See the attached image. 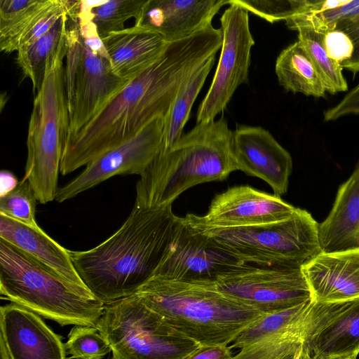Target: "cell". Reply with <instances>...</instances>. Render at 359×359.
<instances>
[{"label":"cell","instance_id":"21","mask_svg":"<svg viewBox=\"0 0 359 359\" xmlns=\"http://www.w3.org/2000/svg\"><path fill=\"white\" fill-rule=\"evenodd\" d=\"M67 1L32 0L0 17V50L18 52L46 34L67 13Z\"/></svg>","mask_w":359,"mask_h":359},{"label":"cell","instance_id":"8","mask_svg":"<svg viewBox=\"0 0 359 359\" xmlns=\"http://www.w3.org/2000/svg\"><path fill=\"white\" fill-rule=\"evenodd\" d=\"M114 359H187L200 344L134 294L106 304L97 326Z\"/></svg>","mask_w":359,"mask_h":359},{"label":"cell","instance_id":"35","mask_svg":"<svg viewBox=\"0 0 359 359\" xmlns=\"http://www.w3.org/2000/svg\"><path fill=\"white\" fill-rule=\"evenodd\" d=\"M323 43L328 56L339 65L352 55V41L342 31L334 29L324 33Z\"/></svg>","mask_w":359,"mask_h":359},{"label":"cell","instance_id":"30","mask_svg":"<svg viewBox=\"0 0 359 359\" xmlns=\"http://www.w3.org/2000/svg\"><path fill=\"white\" fill-rule=\"evenodd\" d=\"M147 0H110L90 5L81 1V6L95 25L102 39L109 34L123 29L130 18L138 17Z\"/></svg>","mask_w":359,"mask_h":359},{"label":"cell","instance_id":"38","mask_svg":"<svg viewBox=\"0 0 359 359\" xmlns=\"http://www.w3.org/2000/svg\"><path fill=\"white\" fill-rule=\"evenodd\" d=\"M232 356L229 346H200L187 359H230Z\"/></svg>","mask_w":359,"mask_h":359},{"label":"cell","instance_id":"7","mask_svg":"<svg viewBox=\"0 0 359 359\" xmlns=\"http://www.w3.org/2000/svg\"><path fill=\"white\" fill-rule=\"evenodd\" d=\"M187 222L245 264L302 268L322 252L319 224L300 208L285 220L249 226L209 227Z\"/></svg>","mask_w":359,"mask_h":359},{"label":"cell","instance_id":"24","mask_svg":"<svg viewBox=\"0 0 359 359\" xmlns=\"http://www.w3.org/2000/svg\"><path fill=\"white\" fill-rule=\"evenodd\" d=\"M275 72L279 84L287 91L306 96H325L324 84L302 44L297 41L278 55Z\"/></svg>","mask_w":359,"mask_h":359},{"label":"cell","instance_id":"12","mask_svg":"<svg viewBox=\"0 0 359 359\" xmlns=\"http://www.w3.org/2000/svg\"><path fill=\"white\" fill-rule=\"evenodd\" d=\"M359 354V297L313 299L305 316L295 359H356Z\"/></svg>","mask_w":359,"mask_h":359},{"label":"cell","instance_id":"32","mask_svg":"<svg viewBox=\"0 0 359 359\" xmlns=\"http://www.w3.org/2000/svg\"><path fill=\"white\" fill-rule=\"evenodd\" d=\"M65 346L69 359H102L111 351L98 328L88 325H74Z\"/></svg>","mask_w":359,"mask_h":359},{"label":"cell","instance_id":"41","mask_svg":"<svg viewBox=\"0 0 359 359\" xmlns=\"http://www.w3.org/2000/svg\"><path fill=\"white\" fill-rule=\"evenodd\" d=\"M295 358H296V356H295L294 358H292V359H295Z\"/></svg>","mask_w":359,"mask_h":359},{"label":"cell","instance_id":"29","mask_svg":"<svg viewBox=\"0 0 359 359\" xmlns=\"http://www.w3.org/2000/svg\"><path fill=\"white\" fill-rule=\"evenodd\" d=\"M298 41L313 63L327 92L335 94L348 90L341 66L327 55L323 43L324 33L309 27H299Z\"/></svg>","mask_w":359,"mask_h":359},{"label":"cell","instance_id":"31","mask_svg":"<svg viewBox=\"0 0 359 359\" xmlns=\"http://www.w3.org/2000/svg\"><path fill=\"white\" fill-rule=\"evenodd\" d=\"M312 301L292 308L264 313L245 329L231 343L230 348L240 349L262 337L283 329L302 316Z\"/></svg>","mask_w":359,"mask_h":359},{"label":"cell","instance_id":"33","mask_svg":"<svg viewBox=\"0 0 359 359\" xmlns=\"http://www.w3.org/2000/svg\"><path fill=\"white\" fill-rule=\"evenodd\" d=\"M36 198L28 182L22 179L9 191L1 194L0 215L32 226L35 219Z\"/></svg>","mask_w":359,"mask_h":359},{"label":"cell","instance_id":"37","mask_svg":"<svg viewBox=\"0 0 359 359\" xmlns=\"http://www.w3.org/2000/svg\"><path fill=\"white\" fill-rule=\"evenodd\" d=\"M348 35L352 41L353 50L351 58L340 66L354 74L359 72V15L337 29Z\"/></svg>","mask_w":359,"mask_h":359},{"label":"cell","instance_id":"13","mask_svg":"<svg viewBox=\"0 0 359 359\" xmlns=\"http://www.w3.org/2000/svg\"><path fill=\"white\" fill-rule=\"evenodd\" d=\"M163 118L153 119L131 138L88 163L82 172L58 188L55 201L71 199L115 175L141 176L162 150Z\"/></svg>","mask_w":359,"mask_h":359},{"label":"cell","instance_id":"26","mask_svg":"<svg viewBox=\"0 0 359 359\" xmlns=\"http://www.w3.org/2000/svg\"><path fill=\"white\" fill-rule=\"evenodd\" d=\"M67 13L43 36L17 52L16 62L36 93L41 86L48 62L67 38Z\"/></svg>","mask_w":359,"mask_h":359},{"label":"cell","instance_id":"22","mask_svg":"<svg viewBox=\"0 0 359 359\" xmlns=\"http://www.w3.org/2000/svg\"><path fill=\"white\" fill-rule=\"evenodd\" d=\"M323 252L359 250V163L340 186L327 217L318 226Z\"/></svg>","mask_w":359,"mask_h":359},{"label":"cell","instance_id":"23","mask_svg":"<svg viewBox=\"0 0 359 359\" xmlns=\"http://www.w3.org/2000/svg\"><path fill=\"white\" fill-rule=\"evenodd\" d=\"M0 238L28 254L65 279L86 286L74 266L69 250L48 236L39 226L27 225L0 215Z\"/></svg>","mask_w":359,"mask_h":359},{"label":"cell","instance_id":"18","mask_svg":"<svg viewBox=\"0 0 359 359\" xmlns=\"http://www.w3.org/2000/svg\"><path fill=\"white\" fill-rule=\"evenodd\" d=\"M229 0H147L135 25L159 34L167 42L188 37L212 24Z\"/></svg>","mask_w":359,"mask_h":359},{"label":"cell","instance_id":"25","mask_svg":"<svg viewBox=\"0 0 359 359\" xmlns=\"http://www.w3.org/2000/svg\"><path fill=\"white\" fill-rule=\"evenodd\" d=\"M358 15L359 0H301L297 11L285 20V25L292 30L309 27L325 33L337 29Z\"/></svg>","mask_w":359,"mask_h":359},{"label":"cell","instance_id":"17","mask_svg":"<svg viewBox=\"0 0 359 359\" xmlns=\"http://www.w3.org/2000/svg\"><path fill=\"white\" fill-rule=\"evenodd\" d=\"M0 337L12 359H66L61 337L40 316L18 304L1 306Z\"/></svg>","mask_w":359,"mask_h":359},{"label":"cell","instance_id":"19","mask_svg":"<svg viewBox=\"0 0 359 359\" xmlns=\"http://www.w3.org/2000/svg\"><path fill=\"white\" fill-rule=\"evenodd\" d=\"M317 302L359 297V250L321 252L302 267Z\"/></svg>","mask_w":359,"mask_h":359},{"label":"cell","instance_id":"1","mask_svg":"<svg viewBox=\"0 0 359 359\" xmlns=\"http://www.w3.org/2000/svg\"><path fill=\"white\" fill-rule=\"evenodd\" d=\"M187 39L169 42L162 54L133 79L66 143L60 172L67 175L165 117L184 82L202 65Z\"/></svg>","mask_w":359,"mask_h":359},{"label":"cell","instance_id":"6","mask_svg":"<svg viewBox=\"0 0 359 359\" xmlns=\"http://www.w3.org/2000/svg\"><path fill=\"white\" fill-rule=\"evenodd\" d=\"M66 40L47 65L29 121L23 179L41 204L55 200L61 160L69 137L64 74Z\"/></svg>","mask_w":359,"mask_h":359},{"label":"cell","instance_id":"36","mask_svg":"<svg viewBox=\"0 0 359 359\" xmlns=\"http://www.w3.org/2000/svg\"><path fill=\"white\" fill-rule=\"evenodd\" d=\"M348 115H359V82L337 104L323 113L325 121H336Z\"/></svg>","mask_w":359,"mask_h":359},{"label":"cell","instance_id":"34","mask_svg":"<svg viewBox=\"0 0 359 359\" xmlns=\"http://www.w3.org/2000/svg\"><path fill=\"white\" fill-rule=\"evenodd\" d=\"M239 5L270 23L286 20L297 11L300 0H235Z\"/></svg>","mask_w":359,"mask_h":359},{"label":"cell","instance_id":"3","mask_svg":"<svg viewBox=\"0 0 359 359\" xmlns=\"http://www.w3.org/2000/svg\"><path fill=\"white\" fill-rule=\"evenodd\" d=\"M233 134L224 117L196 123L170 149L161 151L140 176L134 207L156 209L172 205L194 186L226 179L238 170Z\"/></svg>","mask_w":359,"mask_h":359},{"label":"cell","instance_id":"27","mask_svg":"<svg viewBox=\"0 0 359 359\" xmlns=\"http://www.w3.org/2000/svg\"><path fill=\"white\" fill-rule=\"evenodd\" d=\"M215 56L210 57L199 67L184 82L177 93L168 112L163 118L161 151L170 149L182 135V131L189 119L192 106L215 65Z\"/></svg>","mask_w":359,"mask_h":359},{"label":"cell","instance_id":"14","mask_svg":"<svg viewBox=\"0 0 359 359\" xmlns=\"http://www.w3.org/2000/svg\"><path fill=\"white\" fill-rule=\"evenodd\" d=\"M243 262L190 225L177 218L172 239L155 276L187 282H215Z\"/></svg>","mask_w":359,"mask_h":359},{"label":"cell","instance_id":"2","mask_svg":"<svg viewBox=\"0 0 359 359\" xmlns=\"http://www.w3.org/2000/svg\"><path fill=\"white\" fill-rule=\"evenodd\" d=\"M177 218L172 205L134 207L120 229L97 246L86 251L69 250L78 275L105 304L135 294L155 276Z\"/></svg>","mask_w":359,"mask_h":359},{"label":"cell","instance_id":"42","mask_svg":"<svg viewBox=\"0 0 359 359\" xmlns=\"http://www.w3.org/2000/svg\"><path fill=\"white\" fill-rule=\"evenodd\" d=\"M111 359H114V358H111Z\"/></svg>","mask_w":359,"mask_h":359},{"label":"cell","instance_id":"5","mask_svg":"<svg viewBox=\"0 0 359 359\" xmlns=\"http://www.w3.org/2000/svg\"><path fill=\"white\" fill-rule=\"evenodd\" d=\"M0 293L61 325L96 327L105 306L86 286L73 283L0 238Z\"/></svg>","mask_w":359,"mask_h":359},{"label":"cell","instance_id":"15","mask_svg":"<svg viewBox=\"0 0 359 359\" xmlns=\"http://www.w3.org/2000/svg\"><path fill=\"white\" fill-rule=\"evenodd\" d=\"M296 209L279 196L244 185L216 195L205 215L187 214L184 217L189 222L209 227H243L285 220Z\"/></svg>","mask_w":359,"mask_h":359},{"label":"cell","instance_id":"16","mask_svg":"<svg viewBox=\"0 0 359 359\" xmlns=\"http://www.w3.org/2000/svg\"><path fill=\"white\" fill-rule=\"evenodd\" d=\"M233 151L238 170L265 181L275 196L287 193L292 159L269 130L260 126H238L233 134Z\"/></svg>","mask_w":359,"mask_h":359},{"label":"cell","instance_id":"20","mask_svg":"<svg viewBox=\"0 0 359 359\" xmlns=\"http://www.w3.org/2000/svg\"><path fill=\"white\" fill-rule=\"evenodd\" d=\"M113 74L130 81L162 54L168 42L157 32L133 25L102 39Z\"/></svg>","mask_w":359,"mask_h":359},{"label":"cell","instance_id":"39","mask_svg":"<svg viewBox=\"0 0 359 359\" xmlns=\"http://www.w3.org/2000/svg\"><path fill=\"white\" fill-rule=\"evenodd\" d=\"M1 194L6 193L13 189L18 182L14 175L7 170H2L1 175Z\"/></svg>","mask_w":359,"mask_h":359},{"label":"cell","instance_id":"10","mask_svg":"<svg viewBox=\"0 0 359 359\" xmlns=\"http://www.w3.org/2000/svg\"><path fill=\"white\" fill-rule=\"evenodd\" d=\"M220 18L222 44L210 88L198 106L196 123L215 120L224 110L235 91L249 82L251 49L255 40L250 29L248 11L235 0Z\"/></svg>","mask_w":359,"mask_h":359},{"label":"cell","instance_id":"9","mask_svg":"<svg viewBox=\"0 0 359 359\" xmlns=\"http://www.w3.org/2000/svg\"><path fill=\"white\" fill-rule=\"evenodd\" d=\"M67 15L64 74L69 115V140L93 119L128 81L113 74L109 58L88 44L75 18L69 12Z\"/></svg>","mask_w":359,"mask_h":359},{"label":"cell","instance_id":"40","mask_svg":"<svg viewBox=\"0 0 359 359\" xmlns=\"http://www.w3.org/2000/svg\"><path fill=\"white\" fill-rule=\"evenodd\" d=\"M0 359H12L6 344L2 337H0Z\"/></svg>","mask_w":359,"mask_h":359},{"label":"cell","instance_id":"4","mask_svg":"<svg viewBox=\"0 0 359 359\" xmlns=\"http://www.w3.org/2000/svg\"><path fill=\"white\" fill-rule=\"evenodd\" d=\"M201 346H229L264 313L219 291L215 282L151 278L135 294Z\"/></svg>","mask_w":359,"mask_h":359},{"label":"cell","instance_id":"28","mask_svg":"<svg viewBox=\"0 0 359 359\" xmlns=\"http://www.w3.org/2000/svg\"><path fill=\"white\" fill-rule=\"evenodd\" d=\"M307 311L298 320L283 329L243 346L230 359L294 358L301 346Z\"/></svg>","mask_w":359,"mask_h":359},{"label":"cell","instance_id":"11","mask_svg":"<svg viewBox=\"0 0 359 359\" xmlns=\"http://www.w3.org/2000/svg\"><path fill=\"white\" fill-rule=\"evenodd\" d=\"M217 288L266 313L313 300L302 268L243 264L219 276Z\"/></svg>","mask_w":359,"mask_h":359}]
</instances>
